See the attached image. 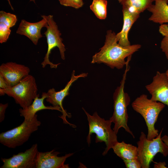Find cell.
I'll use <instances>...</instances> for the list:
<instances>
[{"label": "cell", "mask_w": 168, "mask_h": 168, "mask_svg": "<svg viewBox=\"0 0 168 168\" xmlns=\"http://www.w3.org/2000/svg\"><path fill=\"white\" fill-rule=\"evenodd\" d=\"M116 34L111 30L107 31L105 40L100 51L92 57L91 63H104L112 69L122 68L125 66L126 58L132 56L141 48L139 44L123 46L119 45L116 39Z\"/></svg>", "instance_id": "1"}, {"label": "cell", "mask_w": 168, "mask_h": 168, "mask_svg": "<svg viewBox=\"0 0 168 168\" xmlns=\"http://www.w3.org/2000/svg\"><path fill=\"white\" fill-rule=\"evenodd\" d=\"M42 18L41 21L35 23L22 20L16 30V33L27 37L34 44L36 45L39 39L43 36L41 33V29L44 27H46L48 25L46 19Z\"/></svg>", "instance_id": "14"}, {"label": "cell", "mask_w": 168, "mask_h": 168, "mask_svg": "<svg viewBox=\"0 0 168 168\" xmlns=\"http://www.w3.org/2000/svg\"><path fill=\"white\" fill-rule=\"evenodd\" d=\"M37 86L34 77L29 74L16 85L5 89L0 88L1 96L7 94L12 97L22 108L30 105L37 94Z\"/></svg>", "instance_id": "5"}, {"label": "cell", "mask_w": 168, "mask_h": 168, "mask_svg": "<svg viewBox=\"0 0 168 168\" xmlns=\"http://www.w3.org/2000/svg\"><path fill=\"white\" fill-rule=\"evenodd\" d=\"M36 114L31 120L24 119L19 126L0 134V142L8 148H15L26 142L32 133L41 125Z\"/></svg>", "instance_id": "6"}, {"label": "cell", "mask_w": 168, "mask_h": 168, "mask_svg": "<svg viewBox=\"0 0 168 168\" xmlns=\"http://www.w3.org/2000/svg\"><path fill=\"white\" fill-rule=\"evenodd\" d=\"M123 161L127 168H141V164L138 158L124 160Z\"/></svg>", "instance_id": "25"}, {"label": "cell", "mask_w": 168, "mask_h": 168, "mask_svg": "<svg viewBox=\"0 0 168 168\" xmlns=\"http://www.w3.org/2000/svg\"><path fill=\"white\" fill-rule=\"evenodd\" d=\"M39 94L35 99L32 104L27 107L19 109L20 116L23 117L24 119L32 120L38 111L44 110H55L62 112L59 106H46L44 105V100L47 97L46 92L42 93L41 98H39Z\"/></svg>", "instance_id": "15"}, {"label": "cell", "mask_w": 168, "mask_h": 168, "mask_svg": "<svg viewBox=\"0 0 168 168\" xmlns=\"http://www.w3.org/2000/svg\"><path fill=\"white\" fill-rule=\"evenodd\" d=\"M162 140L168 146V136L165 135L161 138Z\"/></svg>", "instance_id": "29"}, {"label": "cell", "mask_w": 168, "mask_h": 168, "mask_svg": "<svg viewBox=\"0 0 168 168\" xmlns=\"http://www.w3.org/2000/svg\"><path fill=\"white\" fill-rule=\"evenodd\" d=\"M107 5L106 0H93L90 7L98 18L104 20L107 17Z\"/></svg>", "instance_id": "20"}, {"label": "cell", "mask_w": 168, "mask_h": 168, "mask_svg": "<svg viewBox=\"0 0 168 168\" xmlns=\"http://www.w3.org/2000/svg\"><path fill=\"white\" fill-rule=\"evenodd\" d=\"M9 87V86L4 80L2 77L0 75V87L2 89H5Z\"/></svg>", "instance_id": "27"}, {"label": "cell", "mask_w": 168, "mask_h": 168, "mask_svg": "<svg viewBox=\"0 0 168 168\" xmlns=\"http://www.w3.org/2000/svg\"><path fill=\"white\" fill-rule=\"evenodd\" d=\"M123 24L121 31L116 34V36L118 44L126 47L131 45L128 40L129 31L134 23L139 17L140 14L131 13L127 10L122 8Z\"/></svg>", "instance_id": "16"}, {"label": "cell", "mask_w": 168, "mask_h": 168, "mask_svg": "<svg viewBox=\"0 0 168 168\" xmlns=\"http://www.w3.org/2000/svg\"><path fill=\"white\" fill-rule=\"evenodd\" d=\"M38 151L36 143L24 152L13 154L9 158H1L3 164L0 168H35Z\"/></svg>", "instance_id": "9"}, {"label": "cell", "mask_w": 168, "mask_h": 168, "mask_svg": "<svg viewBox=\"0 0 168 168\" xmlns=\"http://www.w3.org/2000/svg\"><path fill=\"white\" fill-rule=\"evenodd\" d=\"M30 72L29 67L16 63L9 62L2 63L0 66V75L1 76L9 87L19 83Z\"/></svg>", "instance_id": "12"}, {"label": "cell", "mask_w": 168, "mask_h": 168, "mask_svg": "<svg viewBox=\"0 0 168 168\" xmlns=\"http://www.w3.org/2000/svg\"><path fill=\"white\" fill-rule=\"evenodd\" d=\"M112 149L114 153L123 160L139 158L138 147L124 141L118 142Z\"/></svg>", "instance_id": "18"}, {"label": "cell", "mask_w": 168, "mask_h": 168, "mask_svg": "<svg viewBox=\"0 0 168 168\" xmlns=\"http://www.w3.org/2000/svg\"><path fill=\"white\" fill-rule=\"evenodd\" d=\"M75 72L74 70L72 71L70 81L68 82L63 89L58 91H56L54 88L50 89L46 92L47 97L46 98V101L51 104L53 106H58L61 108L62 111V115L60 117L63 119L64 123L68 124L73 127L74 125L71 124L66 120V116L70 117L71 115L67 113L64 110L62 105V102L65 97L69 95V91L72 83L79 78L86 77L88 75V73H83L76 76L75 74Z\"/></svg>", "instance_id": "10"}, {"label": "cell", "mask_w": 168, "mask_h": 168, "mask_svg": "<svg viewBox=\"0 0 168 168\" xmlns=\"http://www.w3.org/2000/svg\"><path fill=\"white\" fill-rule=\"evenodd\" d=\"M166 74L167 78V79L168 80V69H167L166 71Z\"/></svg>", "instance_id": "31"}, {"label": "cell", "mask_w": 168, "mask_h": 168, "mask_svg": "<svg viewBox=\"0 0 168 168\" xmlns=\"http://www.w3.org/2000/svg\"><path fill=\"white\" fill-rule=\"evenodd\" d=\"M30 1H32L34 3H35V0H30Z\"/></svg>", "instance_id": "33"}, {"label": "cell", "mask_w": 168, "mask_h": 168, "mask_svg": "<svg viewBox=\"0 0 168 168\" xmlns=\"http://www.w3.org/2000/svg\"><path fill=\"white\" fill-rule=\"evenodd\" d=\"M119 2L121 3L123 0H117Z\"/></svg>", "instance_id": "32"}, {"label": "cell", "mask_w": 168, "mask_h": 168, "mask_svg": "<svg viewBox=\"0 0 168 168\" xmlns=\"http://www.w3.org/2000/svg\"><path fill=\"white\" fill-rule=\"evenodd\" d=\"M152 100L161 102L168 107V80L166 73L157 71L151 83L145 86Z\"/></svg>", "instance_id": "11"}, {"label": "cell", "mask_w": 168, "mask_h": 168, "mask_svg": "<svg viewBox=\"0 0 168 168\" xmlns=\"http://www.w3.org/2000/svg\"><path fill=\"white\" fill-rule=\"evenodd\" d=\"M159 32L164 36L161 43L160 48L168 59V25L161 24L159 27Z\"/></svg>", "instance_id": "21"}, {"label": "cell", "mask_w": 168, "mask_h": 168, "mask_svg": "<svg viewBox=\"0 0 168 168\" xmlns=\"http://www.w3.org/2000/svg\"><path fill=\"white\" fill-rule=\"evenodd\" d=\"M8 105V103L5 104H0V122H2L4 119L5 111Z\"/></svg>", "instance_id": "26"}, {"label": "cell", "mask_w": 168, "mask_h": 168, "mask_svg": "<svg viewBox=\"0 0 168 168\" xmlns=\"http://www.w3.org/2000/svg\"><path fill=\"white\" fill-rule=\"evenodd\" d=\"M10 28L2 22H0V43L1 44L7 41L11 32Z\"/></svg>", "instance_id": "23"}, {"label": "cell", "mask_w": 168, "mask_h": 168, "mask_svg": "<svg viewBox=\"0 0 168 168\" xmlns=\"http://www.w3.org/2000/svg\"><path fill=\"white\" fill-rule=\"evenodd\" d=\"M60 153L53 150L49 152L38 151L36 159L35 168H68L69 165L65 164L66 159L73 153L66 154L62 156L58 155Z\"/></svg>", "instance_id": "13"}, {"label": "cell", "mask_w": 168, "mask_h": 168, "mask_svg": "<svg viewBox=\"0 0 168 168\" xmlns=\"http://www.w3.org/2000/svg\"><path fill=\"white\" fill-rule=\"evenodd\" d=\"M130 60L129 58L127 59L126 69L120 85L117 87L113 94L114 111L110 119L114 124L113 129L117 134L119 129L123 128L134 138V136L128 125V116L127 108L130 104V99L128 94L124 91L126 75L130 68L128 64Z\"/></svg>", "instance_id": "2"}, {"label": "cell", "mask_w": 168, "mask_h": 168, "mask_svg": "<svg viewBox=\"0 0 168 168\" xmlns=\"http://www.w3.org/2000/svg\"><path fill=\"white\" fill-rule=\"evenodd\" d=\"M17 21L16 15L3 11H0V22L4 23L10 28L14 26Z\"/></svg>", "instance_id": "22"}, {"label": "cell", "mask_w": 168, "mask_h": 168, "mask_svg": "<svg viewBox=\"0 0 168 168\" xmlns=\"http://www.w3.org/2000/svg\"><path fill=\"white\" fill-rule=\"evenodd\" d=\"M155 164H154V167L156 168H166V163L165 162H160L159 163L155 162Z\"/></svg>", "instance_id": "28"}, {"label": "cell", "mask_w": 168, "mask_h": 168, "mask_svg": "<svg viewBox=\"0 0 168 168\" xmlns=\"http://www.w3.org/2000/svg\"><path fill=\"white\" fill-rule=\"evenodd\" d=\"M147 10L152 13L150 21L161 24L167 23L168 25V0H155Z\"/></svg>", "instance_id": "17"}, {"label": "cell", "mask_w": 168, "mask_h": 168, "mask_svg": "<svg viewBox=\"0 0 168 168\" xmlns=\"http://www.w3.org/2000/svg\"><path fill=\"white\" fill-rule=\"evenodd\" d=\"M152 140H149L143 132H141L139 140L137 142L138 157L142 168H149L155 156L161 153L165 157L168 155V146L162 140L161 134Z\"/></svg>", "instance_id": "7"}, {"label": "cell", "mask_w": 168, "mask_h": 168, "mask_svg": "<svg viewBox=\"0 0 168 168\" xmlns=\"http://www.w3.org/2000/svg\"><path fill=\"white\" fill-rule=\"evenodd\" d=\"M7 1H8V3H9V4L10 5V6H11V9H12V10H14L13 8V7H12V5H11V3H10V0H7Z\"/></svg>", "instance_id": "30"}, {"label": "cell", "mask_w": 168, "mask_h": 168, "mask_svg": "<svg viewBox=\"0 0 168 168\" xmlns=\"http://www.w3.org/2000/svg\"><path fill=\"white\" fill-rule=\"evenodd\" d=\"M58 1L62 5L76 9L82 7L84 4L83 0H58Z\"/></svg>", "instance_id": "24"}, {"label": "cell", "mask_w": 168, "mask_h": 168, "mask_svg": "<svg viewBox=\"0 0 168 168\" xmlns=\"http://www.w3.org/2000/svg\"><path fill=\"white\" fill-rule=\"evenodd\" d=\"M132 106L145 121L148 129L147 138L152 140L156 137L159 134L158 131L155 128V124L165 105L161 102L152 100L148 98L147 95L142 94L133 101Z\"/></svg>", "instance_id": "4"}, {"label": "cell", "mask_w": 168, "mask_h": 168, "mask_svg": "<svg viewBox=\"0 0 168 168\" xmlns=\"http://www.w3.org/2000/svg\"><path fill=\"white\" fill-rule=\"evenodd\" d=\"M85 113L88 122L89 130L86 138L88 145L91 143V137L93 133L96 135V142H105L106 146L103 152V155H106L118 142L117 134L111 128L112 122L109 119L105 120L100 117L96 112L91 115L82 108Z\"/></svg>", "instance_id": "3"}, {"label": "cell", "mask_w": 168, "mask_h": 168, "mask_svg": "<svg viewBox=\"0 0 168 168\" xmlns=\"http://www.w3.org/2000/svg\"><path fill=\"white\" fill-rule=\"evenodd\" d=\"M155 0H123L121 4L122 8L129 12L140 14L149 7Z\"/></svg>", "instance_id": "19"}, {"label": "cell", "mask_w": 168, "mask_h": 168, "mask_svg": "<svg viewBox=\"0 0 168 168\" xmlns=\"http://www.w3.org/2000/svg\"><path fill=\"white\" fill-rule=\"evenodd\" d=\"M41 17L45 18L48 23V25L46 27V30L44 33L47 39L48 49L41 65L43 68L45 67L47 65H49L51 68H56L60 63L55 64L50 61L49 57L52 50L55 47H57L59 49L61 58L64 60L65 59V52L66 49L62 42L63 39L60 37L61 34L54 20L53 16L51 15H42Z\"/></svg>", "instance_id": "8"}]
</instances>
